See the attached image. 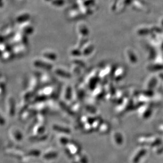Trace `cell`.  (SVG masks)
<instances>
[{
  "mask_svg": "<svg viewBox=\"0 0 163 163\" xmlns=\"http://www.w3.org/2000/svg\"><path fill=\"white\" fill-rule=\"evenodd\" d=\"M0 124H4V120H3V119H1V118H0Z\"/></svg>",
  "mask_w": 163,
  "mask_h": 163,
  "instance_id": "6da1fadb",
  "label": "cell"
}]
</instances>
